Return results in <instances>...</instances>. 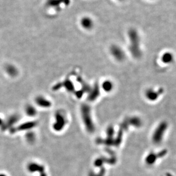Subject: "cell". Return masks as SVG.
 <instances>
[{
    "mask_svg": "<svg viewBox=\"0 0 176 176\" xmlns=\"http://www.w3.org/2000/svg\"><path fill=\"white\" fill-rule=\"evenodd\" d=\"M167 125L166 122H161L158 125L153 133L152 141L155 144H159L162 141L167 131Z\"/></svg>",
    "mask_w": 176,
    "mask_h": 176,
    "instance_id": "cell-1",
    "label": "cell"
},
{
    "mask_svg": "<svg viewBox=\"0 0 176 176\" xmlns=\"http://www.w3.org/2000/svg\"><path fill=\"white\" fill-rule=\"evenodd\" d=\"M81 24L83 28L90 29L93 27V21L89 17H84L81 19Z\"/></svg>",
    "mask_w": 176,
    "mask_h": 176,
    "instance_id": "cell-3",
    "label": "cell"
},
{
    "mask_svg": "<svg viewBox=\"0 0 176 176\" xmlns=\"http://www.w3.org/2000/svg\"><path fill=\"white\" fill-rule=\"evenodd\" d=\"M159 94L153 88H149L145 92V96L147 99L150 101H154L157 100Z\"/></svg>",
    "mask_w": 176,
    "mask_h": 176,
    "instance_id": "cell-2",
    "label": "cell"
}]
</instances>
